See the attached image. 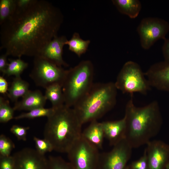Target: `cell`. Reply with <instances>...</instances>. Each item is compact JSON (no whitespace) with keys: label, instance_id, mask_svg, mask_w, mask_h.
I'll list each match as a JSON object with an SVG mask.
<instances>
[{"label":"cell","instance_id":"1","mask_svg":"<svg viewBox=\"0 0 169 169\" xmlns=\"http://www.w3.org/2000/svg\"><path fill=\"white\" fill-rule=\"evenodd\" d=\"M63 18L60 10L49 1L33 0L0 25V49L18 58L39 56L57 36Z\"/></svg>","mask_w":169,"mask_h":169},{"label":"cell","instance_id":"2","mask_svg":"<svg viewBox=\"0 0 169 169\" xmlns=\"http://www.w3.org/2000/svg\"><path fill=\"white\" fill-rule=\"evenodd\" d=\"M124 117L126 129L125 139L131 147L146 144L159 132L162 118L158 102L153 101L142 107L134 104L133 94L127 102Z\"/></svg>","mask_w":169,"mask_h":169},{"label":"cell","instance_id":"3","mask_svg":"<svg viewBox=\"0 0 169 169\" xmlns=\"http://www.w3.org/2000/svg\"><path fill=\"white\" fill-rule=\"evenodd\" d=\"M54 109L47 117L44 137L51 144L54 150L67 153L81 136L82 125L73 108L64 104Z\"/></svg>","mask_w":169,"mask_h":169},{"label":"cell","instance_id":"4","mask_svg":"<svg viewBox=\"0 0 169 169\" xmlns=\"http://www.w3.org/2000/svg\"><path fill=\"white\" fill-rule=\"evenodd\" d=\"M117 90L112 82L94 84L73 107L81 124L97 120L112 109L116 103Z\"/></svg>","mask_w":169,"mask_h":169},{"label":"cell","instance_id":"5","mask_svg":"<svg viewBox=\"0 0 169 169\" xmlns=\"http://www.w3.org/2000/svg\"><path fill=\"white\" fill-rule=\"evenodd\" d=\"M94 68L92 62L83 60L67 70L62 85L64 105L73 107L92 86Z\"/></svg>","mask_w":169,"mask_h":169},{"label":"cell","instance_id":"6","mask_svg":"<svg viewBox=\"0 0 169 169\" xmlns=\"http://www.w3.org/2000/svg\"><path fill=\"white\" fill-rule=\"evenodd\" d=\"M114 83L117 90L131 95L135 92L146 94L151 88L139 65L131 61L124 64Z\"/></svg>","mask_w":169,"mask_h":169},{"label":"cell","instance_id":"7","mask_svg":"<svg viewBox=\"0 0 169 169\" xmlns=\"http://www.w3.org/2000/svg\"><path fill=\"white\" fill-rule=\"evenodd\" d=\"M67 70L40 56L34 57L30 76L36 84L45 89L58 84L62 85Z\"/></svg>","mask_w":169,"mask_h":169},{"label":"cell","instance_id":"8","mask_svg":"<svg viewBox=\"0 0 169 169\" xmlns=\"http://www.w3.org/2000/svg\"><path fill=\"white\" fill-rule=\"evenodd\" d=\"M98 150L81 136L67 153L69 162L74 169H96Z\"/></svg>","mask_w":169,"mask_h":169},{"label":"cell","instance_id":"9","mask_svg":"<svg viewBox=\"0 0 169 169\" xmlns=\"http://www.w3.org/2000/svg\"><path fill=\"white\" fill-rule=\"evenodd\" d=\"M137 29L141 47L148 49L157 40L166 38V35L169 31V24L159 18H146L141 20Z\"/></svg>","mask_w":169,"mask_h":169},{"label":"cell","instance_id":"10","mask_svg":"<svg viewBox=\"0 0 169 169\" xmlns=\"http://www.w3.org/2000/svg\"><path fill=\"white\" fill-rule=\"evenodd\" d=\"M132 149L126 139H122L110 151L100 153L96 169H124Z\"/></svg>","mask_w":169,"mask_h":169},{"label":"cell","instance_id":"11","mask_svg":"<svg viewBox=\"0 0 169 169\" xmlns=\"http://www.w3.org/2000/svg\"><path fill=\"white\" fill-rule=\"evenodd\" d=\"M12 156L14 169H49L48 159L36 150L25 148Z\"/></svg>","mask_w":169,"mask_h":169},{"label":"cell","instance_id":"12","mask_svg":"<svg viewBox=\"0 0 169 169\" xmlns=\"http://www.w3.org/2000/svg\"><path fill=\"white\" fill-rule=\"evenodd\" d=\"M146 145L148 169H165L169 161V145L159 140H151Z\"/></svg>","mask_w":169,"mask_h":169},{"label":"cell","instance_id":"13","mask_svg":"<svg viewBox=\"0 0 169 169\" xmlns=\"http://www.w3.org/2000/svg\"><path fill=\"white\" fill-rule=\"evenodd\" d=\"M150 86L169 92V63L165 61L152 64L144 73Z\"/></svg>","mask_w":169,"mask_h":169},{"label":"cell","instance_id":"14","mask_svg":"<svg viewBox=\"0 0 169 169\" xmlns=\"http://www.w3.org/2000/svg\"><path fill=\"white\" fill-rule=\"evenodd\" d=\"M67 40L65 36H56L45 47L39 56L59 66H67L68 64L62 57L63 47Z\"/></svg>","mask_w":169,"mask_h":169},{"label":"cell","instance_id":"15","mask_svg":"<svg viewBox=\"0 0 169 169\" xmlns=\"http://www.w3.org/2000/svg\"><path fill=\"white\" fill-rule=\"evenodd\" d=\"M105 137L113 146L125 138L126 123L125 117L114 121L101 122Z\"/></svg>","mask_w":169,"mask_h":169},{"label":"cell","instance_id":"16","mask_svg":"<svg viewBox=\"0 0 169 169\" xmlns=\"http://www.w3.org/2000/svg\"><path fill=\"white\" fill-rule=\"evenodd\" d=\"M44 95L39 90H29L22 99L17 101L13 107L14 110L30 111L44 106L47 100Z\"/></svg>","mask_w":169,"mask_h":169},{"label":"cell","instance_id":"17","mask_svg":"<svg viewBox=\"0 0 169 169\" xmlns=\"http://www.w3.org/2000/svg\"><path fill=\"white\" fill-rule=\"evenodd\" d=\"M82 136L98 149H101L105 137L101 122L94 120L82 133Z\"/></svg>","mask_w":169,"mask_h":169},{"label":"cell","instance_id":"18","mask_svg":"<svg viewBox=\"0 0 169 169\" xmlns=\"http://www.w3.org/2000/svg\"><path fill=\"white\" fill-rule=\"evenodd\" d=\"M112 2L120 13L131 18L138 16L141 8L138 0H113Z\"/></svg>","mask_w":169,"mask_h":169},{"label":"cell","instance_id":"19","mask_svg":"<svg viewBox=\"0 0 169 169\" xmlns=\"http://www.w3.org/2000/svg\"><path fill=\"white\" fill-rule=\"evenodd\" d=\"M29 88V83L20 76L15 77L8 89V97L12 101L16 102L19 98L22 97L28 92Z\"/></svg>","mask_w":169,"mask_h":169},{"label":"cell","instance_id":"20","mask_svg":"<svg viewBox=\"0 0 169 169\" xmlns=\"http://www.w3.org/2000/svg\"><path fill=\"white\" fill-rule=\"evenodd\" d=\"M45 89L44 95L47 100L51 102L52 108L56 109L64 104V97L61 85L54 84Z\"/></svg>","mask_w":169,"mask_h":169},{"label":"cell","instance_id":"21","mask_svg":"<svg viewBox=\"0 0 169 169\" xmlns=\"http://www.w3.org/2000/svg\"><path fill=\"white\" fill-rule=\"evenodd\" d=\"M90 40H84L80 37L77 33H74L72 38L67 40L65 44L69 46V50L76 54L80 57L87 51L90 43Z\"/></svg>","mask_w":169,"mask_h":169},{"label":"cell","instance_id":"22","mask_svg":"<svg viewBox=\"0 0 169 169\" xmlns=\"http://www.w3.org/2000/svg\"><path fill=\"white\" fill-rule=\"evenodd\" d=\"M16 0H0V25L9 19L16 11Z\"/></svg>","mask_w":169,"mask_h":169},{"label":"cell","instance_id":"23","mask_svg":"<svg viewBox=\"0 0 169 169\" xmlns=\"http://www.w3.org/2000/svg\"><path fill=\"white\" fill-rule=\"evenodd\" d=\"M9 63L3 75L8 76L14 75L15 77L20 76V74L28 66V64L22 60L20 58L17 59H9Z\"/></svg>","mask_w":169,"mask_h":169},{"label":"cell","instance_id":"24","mask_svg":"<svg viewBox=\"0 0 169 169\" xmlns=\"http://www.w3.org/2000/svg\"><path fill=\"white\" fill-rule=\"evenodd\" d=\"M54 109L51 107L45 108L44 107L36 108L26 113H22L14 117L16 120L27 118H34L46 116L47 117L51 115L53 112Z\"/></svg>","mask_w":169,"mask_h":169},{"label":"cell","instance_id":"25","mask_svg":"<svg viewBox=\"0 0 169 169\" xmlns=\"http://www.w3.org/2000/svg\"><path fill=\"white\" fill-rule=\"evenodd\" d=\"M14 111L10 105L9 102L0 96V122L6 123L13 118Z\"/></svg>","mask_w":169,"mask_h":169},{"label":"cell","instance_id":"26","mask_svg":"<svg viewBox=\"0 0 169 169\" xmlns=\"http://www.w3.org/2000/svg\"><path fill=\"white\" fill-rule=\"evenodd\" d=\"M48 159L49 169H74L69 162L60 156H49Z\"/></svg>","mask_w":169,"mask_h":169},{"label":"cell","instance_id":"27","mask_svg":"<svg viewBox=\"0 0 169 169\" xmlns=\"http://www.w3.org/2000/svg\"><path fill=\"white\" fill-rule=\"evenodd\" d=\"M15 145L12 140L5 135L0 136V156H8L10 154Z\"/></svg>","mask_w":169,"mask_h":169},{"label":"cell","instance_id":"28","mask_svg":"<svg viewBox=\"0 0 169 169\" xmlns=\"http://www.w3.org/2000/svg\"><path fill=\"white\" fill-rule=\"evenodd\" d=\"M36 151L40 154L44 155L48 152L54 150L53 146L50 142L44 138L41 139L36 137H33Z\"/></svg>","mask_w":169,"mask_h":169},{"label":"cell","instance_id":"29","mask_svg":"<svg viewBox=\"0 0 169 169\" xmlns=\"http://www.w3.org/2000/svg\"><path fill=\"white\" fill-rule=\"evenodd\" d=\"M28 126L25 127L18 125H13L11 128L10 131L18 140L26 141Z\"/></svg>","mask_w":169,"mask_h":169},{"label":"cell","instance_id":"30","mask_svg":"<svg viewBox=\"0 0 169 169\" xmlns=\"http://www.w3.org/2000/svg\"><path fill=\"white\" fill-rule=\"evenodd\" d=\"M130 166L132 169H148L147 157L146 148L143 156L137 160L132 162Z\"/></svg>","mask_w":169,"mask_h":169},{"label":"cell","instance_id":"31","mask_svg":"<svg viewBox=\"0 0 169 169\" xmlns=\"http://www.w3.org/2000/svg\"><path fill=\"white\" fill-rule=\"evenodd\" d=\"M0 169H14V161L13 156H0Z\"/></svg>","mask_w":169,"mask_h":169},{"label":"cell","instance_id":"32","mask_svg":"<svg viewBox=\"0 0 169 169\" xmlns=\"http://www.w3.org/2000/svg\"><path fill=\"white\" fill-rule=\"evenodd\" d=\"M162 46V52L164 61L169 63V38H166Z\"/></svg>","mask_w":169,"mask_h":169},{"label":"cell","instance_id":"33","mask_svg":"<svg viewBox=\"0 0 169 169\" xmlns=\"http://www.w3.org/2000/svg\"><path fill=\"white\" fill-rule=\"evenodd\" d=\"M8 56L5 53L2 54L0 56V71L3 74L6 70L8 63L7 61V57Z\"/></svg>","mask_w":169,"mask_h":169},{"label":"cell","instance_id":"34","mask_svg":"<svg viewBox=\"0 0 169 169\" xmlns=\"http://www.w3.org/2000/svg\"><path fill=\"white\" fill-rule=\"evenodd\" d=\"M33 0H16L17 9H21L28 6Z\"/></svg>","mask_w":169,"mask_h":169},{"label":"cell","instance_id":"35","mask_svg":"<svg viewBox=\"0 0 169 169\" xmlns=\"http://www.w3.org/2000/svg\"><path fill=\"white\" fill-rule=\"evenodd\" d=\"M8 84L6 79L3 77H0V93H6L8 90Z\"/></svg>","mask_w":169,"mask_h":169},{"label":"cell","instance_id":"36","mask_svg":"<svg viewBox=\"0 0 169 169\" xmlns=\"http://www.w3.org/2000/svg\"><path fill=\"white\" fill-rule=\"evenodd\" d=\"M165 169H169V161L166 165Z\"/></svg>","mask_w":169,"mask_h":169},{"label":"cell","instance_id":"37","mask_svg":"<svg viewBox=\"0 0 169 169\" xmlns=\"http://www.w3.org/2000/svg\"><path fill=\"white\" fill-rule=\"evenodd\" d=\"M124 169H132L130 165L128 166L125 167Z\"/></svg>","mask_w":169,"mask_h":169}]
</instances>
